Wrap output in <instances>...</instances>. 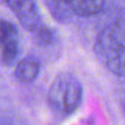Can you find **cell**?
Listing matches in <instances>:
<instances>
[{"label": "cell", "mask_w": 125, "mask_h": 125, "mask_svg": "<svg viewBox=\"0 0 125 125\" xmlns=\"http://www.w3.org/2000/svg\"><path fill=\"white\" fill-rule=\"evenodd\" d=\"M82 84L73 73L62 71L53 80L47 92L50 110L56 117H68L82 102Z\"/></svg>", "instance_id": "cell-1"}, {"label": "cell", "mask_w": 125, "mask_h": 125, "mask_svg": "<svg viewBox=\"0 0 125 125\" xmlns=\"http://www.w3.org/2000/svg\"><path fill=\"white\" fill-rule=\"evenodd\" d=\"M122 110H123V113H124V115H125V101L123 102V105H122Z\"/></svg>", "instance_id": "cell-9"}, {"label": "cell", "mask_w": 125, "mask_h": 125, "mask_svg": "<svg viewBox=\"0 0 125 125\" xmlns=\"http://www.w3.org/2000/svg\"><path fill=\"white\" fill-rule=\"evenodd\" d=\"M0 1H2V2H6V1H7V0H0Z\"/></svg>", "instance_id": "cell-10"}, {"label": "cell", "mask_w": 125, "mask_h": 125, "mask_svg": "<svg viewBox=\"0 0 125 125\" xmlns=\"http://www.w3.org/2000/svg\"><path fill=\"white\" fill-rule=\"evenodd\" d=\"M46 4L53 15L56 19H59V21L67 19L70 14H73L65 0H46Z\"/></svg>", "instance_id": "cell-7"}, {"label": "cell", "mask_w": 125, "mask_h": 125, "mask_svg": "<svg viewBox=\"0 0 125 125\" xmlns=\"http://www.w3.org/2000/svg\"><path fill=\"white\" fill-rule=\"evenodd\" d=\"M40 73V62L32 57H25L20 61L15 67L14 75L19 81L23 83L33 82Z\"/></svg>", "instance_id": "cell-6"}, {"label": "cell", "mask_w": 125, "mask_h": 125, "mask_svg": "<svg viewBox=\"0 0 125 125\" xmlns=\"http://www.w3.org/2000/svg\"><path fill=\"white\" fill-rule=\"evenodd\" d=\"M69 10L73 14L78 17H92L101 11L105 7L106 0H65Z\"/></svg>", "instance_id": "cell-5"}, {"label": "cell", "mask_w": 125, "mask_h": 125, "mask_svg": "<svg viewBox=\"0 0 125 125\" xmlns=\"http://www.w3.org/2000/svg\"><path fill=\"white\" fill-rule=\"evenodd\" d=\"M33 34H34L35 40L40 45L50 46L56 40V36H55V33L53 32V30H51L48 26L44 25L43 23L33 32Z\"/></svg>", "instance_id": "cell-8"}, {"label": "cell", "mask_w": 125, "mask_h": 125, "mask_svg": "<svg viewBox=\"0 0 125 125\" xmlns=\"http://www.w3.org/2000/svg\"><path fill=\"white\" fill-rule=\"evenodd\" d=\"M6 3L26 31L33 33L42 24L39 7L34 0H7Z\"/></svg>", "instance_id": "cell-4"}, {"label": "cell", "mask_w": 125, "mask_h": 125, "mask_svg": "<svg viewBox=\"0 0 125 125\" xmlns=\"http://www.w3.org/2000/svg\"><path fill=\"white\" fill-rule=\"evenodd\" d=\"M94 52L111 73L125 77V25L115 23L103 29L95 39Z\"/></svg>", "instance_id": "cell-2"}, {"label": "cell", "mask_w": 125, "mask_h": 125, "mask_svg": "<svg viewBox=\"0 0 125 125\" xmlns=\"http://www.w3.org/2000/svg\"><path fill=\"white\" fill-rule=\"evenodd\" d=\"M20 53L19 32L11 22L0 20V59L6 66H11Z\"/></svg>", "instance_id": "cell-3"}]
</instances>
